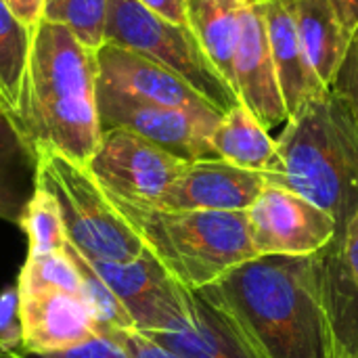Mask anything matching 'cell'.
<instances>
[{
  "mask_svg": "<svg viewBox=\"0 0 358 358\" xmlns=\"http://www.w3.org/2000/svg\"><path fill=\"white\" fill-rule=\"evenodd\" d=\"M248 0H189V21L214 67L233 86V59ZM235 88V86H233Z\"/></svg>",
  "mask_w": 358,
  "mask_h": 358,
  "instance_id": "obj_20",
  "label": "cell"
},
{
  "mask_svg": "<svg viewBox=\"0 0 358 358\" xmlns=\"http://www.w3.org/2000/svg\"><path fill=\"white\" fill-rule=\"evenodd\" d=\"M23 355L69 350L101 336V329L80 296L65 292L21 294Z\"/></svg>",
  "mask_w": 358,
  "mask_h": 358,
  "instance_id": "obj_14",
  "label": "cell"
},
{
  "mask_svg": "<svg viewBox=\"0 0 358 358\" xmlns=\"http://www.w3.org/2000/svg\"><path fill=\"white\" fill-rule=\"evenodd\" d=\"M17 289L21 294L65 292L82 298V279L67 252L27 254V260L19 275Z\"/></svg>",
  "mask_w": 358,
  "mask_h": 358,
  "instance_id": "obj_26",
  "label": "cell"
},
{
  "mask_svg": "<svg viewBox=\"0 0 358 358\" xmlns=\"http://www.w3.org/2000/svg\"><path fill=\"white\" fill-rule=\"evenodd\" d=\"M212 149L216 157L264 176L277 159V141L241 101L220 117L212 134Z\"/></svg>",
  "mask_w": 358,
  "mask_h": 358,
  "instance_id": "obj_19",
  "label": "cell"
},
{
  "mask_svg": "<svg viewBox=\"0 0 358 358\" xmlns=\"http://www.w3.org/2000/svg\"><path fill=\"white\" fill-rule=\"evenodd\" d=\"M233 86L239 101L262 122L266 130L289 120L271 55L264 10L256 0H248L241 15L239 40L233 59Z\"/></svg>",
  "mask_w": 358,
  "mask_h": 358,
  "instance_id": "obj_11",
  "label": "cell"
},
{
  "mask_svg": "<svg viewBox=\"0 0 358 358\" xmlns=\"http://www.w3.org/2000/svg\"><path fill=\"white\" fill-rule=\"evenodd\" d=\"M96 109L103 130H130L185 162L216 157L212 134L222 115H199L141 101L103 84H96Z\"/></svg>",
  "mask_w": 358,
  "mask_h": 358,
  "instance_id": "obj_8",
  "label": "cell"
},
{
  "mask_svg": "<svg viewBox=\"0 0 358 358\" xmlns=\"http://www.w3.org/2000/svg\"><path fill=\"white\" fill-rule=\"evenodd\" d=\"M145 248L189 292L214 285L233 268L256 260L245 212L162 210L107 193Z\"/></svg>",
  "mask_w": 358,
  "mask_h": 358,
  "instance_id": "obj_4",
  "label": "cell"
},
{
  "mask_svg": "<svg viewBox=\"0 0 358 358\" xmlns=\"http://www.w3.org/2000/svg\"><path fill=\"white\" fill-rule=\"evenodd\" d=\"M36 153V180L57 199L69 243L99 262H130L147 250L88 166L48 147Z\"/></svg>",
  "mask_w": 358,
  "mask_h": 358,
  "instance_id": "obj_5",
  "label": "cell"
},
{
  "mask_svg": "<svg viewBox=\"0 0 358 358\" xmlns=\"http://www.w3.org/2000/svg\"><path fill=\"white\" fill-rule=\"evenodd\" d=\"M199 292L258 358H334L321 254L256 258Z\"/></svg>",
  "mask_w": 358,
  "mask_h": 358,
  "instance_id": "obj_1",
  "label": "cell"
},
{
  "mask_svg": "<svg viewBox=\"0 0 358 358\" xmlns=\"http://www.w3.org/2000/svg\"><path fill=\"white\" fill-rule=\"evenodd\" d=\"M38 153L17 117L0 113V220L21 222L27 201L36 191Z\"/></svg>",
  "mask_w": 358,
  "mask_h": 358,
  "instance_id": "obj_18",
  "label": "cell"
},
{
  "mask_svg": "<svg viewBox=\"0 0 358 358\" xmlns=\"http://www.w3.org/2000/svg\"><path fill=\"white\" fill-rule=\"evenodd\" d=\"M105 44L128 48L182 78L218 113L239 103L231 82L214 67L191 25H176L136 0H109Z\"/></svg>",
  "mask_w": 358,
  "mask_h": 358,
  "instance_id": "obj_6",
  "label": "cell"
},
{
  "mask_svg": "<svg viewBox=\"0 0 358 358\" xmlns=\"http://www.w3.org/2000/svg\"><path fill=\"white\" fill-rule=\"evenodd\" d=\"M266 21V34L271 44V55L279 80V88L283 94V103L287 113H296L308 99L325 92L313 73L296 27V17L289 0H273L260 2Z\"/></svg>",
  "mask_w": 358,
  "mask_h": 358,
  "instance_id": "obj_16",
  "label": "cell"
},
{
  "mask_svg": "<svg viewBox=\"0 0 358 358\" xmlns=\"http://www.w3.org/2000/svg\"><path fill=\"white\" fill-rule=\"evenodd\" d=\"M151 13L176 25H191L189 21V0H136Z\"/></svg>",
  "mask_w": 358,
  "mask_h": 358,
  "instance_id": "obj_32",
  "label": "cell"
},
{
  "mask_svg": "<svg viewBox=\"0 0 358 358\" xmlns=\"http://www.w3.org/2000/svg\"><path fill=\"white\" fill-rule=\"evenodd\" d=\"M248 222L258 258L315 256L338 239V224L325 210L273 182L248 210Z\"/></svg>",
  "mask_w": 358,
  "mask_h": 358,
  "instance_id": "obj_9",
  "label": "cell"
},
{
  "mask_svg": "<svg viewBox=\"0 0 358 358\" xmlns=\"http://www.w3.org/2000/svg\"><path fill=\"white\" fill-rule=\"evenodd\" d=\"M21 296L17 287H6L0 292V352H21Z\"/></svg>",
  "mask_w": 358,
  "mask_h": 358,
  "instance_id": "obj_28",
  "label": "cell"
},
{
  "mask_svg": "<svg viewBox=\"0 0 358 358\" xmlns=\"http://www.w3.org/2000/svg\"><path fill=\"white\" fill-rule=\"evenodd\" d=\"M336 6V13L346 27V31L352 36L358 29V0H331Z\"/></svg>",
  "mask_w": 358,
  "mask_h": 358,
  "instance_id": "obj_34",
  "label": "cell"
},
{
  "mask_svg": "<svg viewBox=\"0 0 358 358\" xmlns=\"http://www.w3.org/2000/svg\"><path fill=\"white\" fill-rule=\"evenodd\" d=\"M256 2H273V0H256Z\"/></svg>",
  "mask_w": 358,
  "mask_h": 358,
  "instance_id": "obj_36",
  "label": "cell"
},
{
  "mask_svg": "<svg viewBox=\"0 0 358 358\" xmlns=\"http://www.w3.org/2000/svg\"><path fill=\"white\" fill-rule=\"evenodd\" d=\"M329 90L340 99L358 130V29L350 38L346 57Z\"/></svg>",
  "mask_w": 358,
  "mask_h": 358,
  "instance_id": "obj_27",
  "label": "cell"
},
{
  "mask_svg": "<svg viewBox=\"0 0 358 358\" xmlns=\"http://www.w3.org/2000/svg\"><path fill=\"white\" fill-rule=\"evenodd\" d=\"M2 358H132L126 348L109 338V336H96L90 342L69 348V350H61V352H50V355H23V352H0Z\"/></svg>",
  "mask_w": 358,
  "mask_h": 358,
  "instance_id": "obj_29",
  "label": "cell"
},
{
  "mask_svg": "<svg viewBox=\"0 0 358 358\" xmlns=\"http://www.w3.org/2000/svg\"><path fill=\"white\" fill-rule=\"evenodd\" d=\"M340 250V258L352 283L358 287V212L350 216L342 235L334 241Z\"/></svg>",
  "mask_w": 358,
  "mask_h": 358,
  "instance_id": "obj_31",
  "label": "cell"
},
{
  "mask_svg": "<svg viewBox=\"0 0 358 358\" xmlns=\"http://www.w3.org/2000/svg\"><path fill=\"white\" fill-rule=\"evenodd\" d=\"M90 264L117 296L136 331H168L189 319L191 292L185 289L149 250L130 262L90 260Z\"/></svg>",
  "mask_w": 358,
  "mask_h": 358,
  "instance_id": "obj_10",
  "label": "cell"
},
{
  "mask_svg": "<svg viewBox=\"0 0 358 358\" xmlns=\"http://www.w3.org/2000/svg\"><path fill=\"white\" fill-rule=\"evenodd\" d=\"M65 252L73 260V264H76V268L80 273V279H82V300L90 308V313H92L101 334L109 336L113 331L134 329V323H132L130 315L126 313V308L122 306L117 296L94 273L90 260L69 241L65 245Z\"/></svg>",
  "mask_w": 358,
  "mask_h": 358,
  "instance_id": "obj_23",
  "label": "cell"
},
{
  "mask_svg": "<svg viewBox=\"0 0 358 358\" xmlns=\"http://www.w3.org/2000/svg\"><path fill=\"white\" fill-rule=\"evenodd\" d=\"M2 111H8V109H6V105L2 103V99H0V113H2ZM8 113H10V111H8Z\"/></svg>",
  "mask_w": 358,
  "mask_h": 358,
  "instance_id": "obj_35",
  "label": "cell"
},
{
  "mask_svg": "<svg viewBox=\"0 0 358 358\" xmlns=\"http://www.w3.org/2000/svg\"><path fill=\"white\" fill-rule=\"evenodd\" d=\"M109 0H44L42 19L65 25L84 46L99 50L105 44Z\"/></svg>",
  "mask_w": 358,
  "mask_h": 358,
  "instance_id": "obj_25",
  "label": "cell"
},
{
  "mask_svg": "<svg viewBox=\"0 0 358 358\" xmlns=\"http://www.w3.org/2000/svg\"><path fill=\"white\" fill-rule=\"evenodd\" d=\"M6 6L15 13L19 21H23L27 27H36L42 21L44 0H4Z\"/></svg>",
  "mask_w": 358,
  "mask_h": 358,
  "instance_id": "obj_33",
  "label": "cell"
},
{
  "mask_svg": "<svg viewBox=\"0 0 358 358\" xmlns=\"http://www.w3.org/2000/svg\"><path fill=\"white\" fill-rule=\"evenodd\" d=\"M99 84L117 90L122 94L185 109L199 115H222L218 113L193 86H189L174 71L115 44H103L96 50Z\"/></svg>",
  "mask_w": 358,
  "mask_h": 358,
  "instance_id": "obj_13",
  "label": "cell"
},
{
  "mask_svg": "<svg viewBox=\"0 0 358 358\" xmlns=\"http://www.w3.org/2000/svg\"><path fill=\"white\" fill-rule=\"evenodd\" d=\"M189 162L172 155L155 143L124 130L107 128L101 134L88 170L111 197L155 206Z\"/></svg>",
  "mask_w": 358,
  "mask_h": 358,
  "instance_id": "obj_7",
  "label": "cell"
},
{
  "mask_svg": "<svg viewBox=\"0 0 358 358\" xmlns=\"http://www.w3.org/2000/svg\"><path fill=\"white\" fill-rule=\"evenodd\" d=\"M266 180L325 210L342 235L358 212V130L331 90L315 94L289 115Z\"/></svg>",
  "mask_w": 358,
  "mask_h": 358,
  "instance_id": "obj_3",
  "label": "cell"
},
{
  "mask_svg": "<svg viewBox=\"0 0 358 358\" xmlns=\"http://www.w3.org/2000/svg\"><path fill=\"white\" fill-rule=\"evenodd\" d=\"M34 29L15 17L0 0V99L17 117L25 92Z\"/></svg>",
  "mask_w": 358,
  "mask_h": 358,
  "instance_id": "obj_22",
  "label": "cell"
},
{
  "mask_svg": "<svg viewBox=\"0 0 358 358\" xmlns=\"http://www.w3.org/2000/svg\"><path fill=\"white\" fill-rule=\"evenodd\" d=\"M109 338L117 340L132 358H180L176 357L174 352H170L168 348L159 346L157 342H153L151 338L143 336L136 329L113 331V334H109Z\"/></svg>",
  "mask_w": 358,
  "mask_h": 358,
  "instance_id": "obj_30",
  "label": "cell"
},
{
  "mask_svg": "<svg viewBox=\"0 0 358 358\" xmlns=\"http://www.w3.org/2000/svg\"><path fill=\"white\" fill-rule=\"evenodd\" d=\"M0 358H2V357H0Z\"/></svg>",
  "mask_w": 358,
  "mask_h": 358,
  "instance_id": "obj_37",
  "label": "cell"
},
{
  "mask_svg": "<svg viewBox=\"0 0 358 358\" xmlns=\"http://www.w3.org/2000/svg\"><path fill=\"white\" fill-rule=\"evenodd\" d=\"M96 84V50L84 46L65 25L42 19L34 27L17 115L34 149L48 147L78 164H90L103 134Z\"/></svg>",
  "mask_w": 358,
  "mask_h": 358,
  "instance_id": "obj_2",
  "label": "cell"
},
{
  "mask_svg": "<svg viewBox=\"0 0 358 358\" xmlns=\"http://www.w3.org/2000/svg\"><path fill=\"white\" fill-rule=\"evenodd\" d=\"M143 336L180 358H258L233 321L201 292H191V315L182 325Z\"/></svg>",
  "mask_w": 358,
  "mask_h": 358,
  "instance_id": "obj_15",
  "label": "cell"
},
{
  "mask_svg": "<svg viewBox=\"0 0 358 358\" xmlns=\"http://www.w3.org/2000/svg\"><path fill=\"white\" fill-rule=\"evenodd\" d=\"M19 229L27 235V254L65 252L69 241L57 199L40 185L25 206Z\"/></svg>",
  "mask_w": 358,
  "mask_h": 358,
  "instance_id": "obj_24",
  "label": "cell"
},
{
  "mask_svg": "<svg viewBox=\"0 0 358 358\" xmlns=\"http://www.w3.org/2000/svg\"><path fill=\"white\" fill-rule=\"evenodd\" d=\"M304 57L319 84L329 90L346 57L350 34L331 0H289Z\"/></svg>",
  "mask_w": 358,
  "mask_h": 358,
  "instance_id": "obj_17",
  "label": "cell"
},
{
  "mask_svg": "<svg viewBox=\"0 0 358 358\" xmlns=\"http://www.w3.org/2000/svg\"><path fill=\"white\" fill-rule=\"evenodd\" d=\"M268 185L262 172L233 166L220 157L189 162L155 203L162 210L245 212Z\"/></svg>",
  "mask_w": 358,
  "mask_h": 358,
  "instance_id": "obj_12",
  "label": "cell"
},
{
  "mask_svg": "<svg viewBox=\"0 0 358 358\" xmlns=\"http://www.w3.org/2000/svg\"><path fill=\"white\" fill-rule=\"evenodd\" d=\"M323 256V289L334 336V358H358V287L348 277L340 250L331 243Z\"/></svg>",
  "mask_w": 358,
  "mask_h": 358,
  "instance_id": "obj_21",
  "label": "cell"
}]
</instances>
